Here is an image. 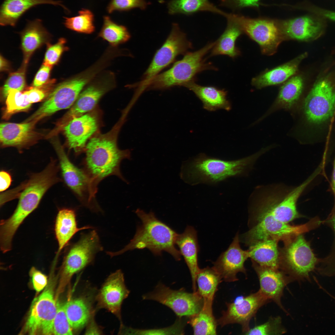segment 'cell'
I'll return each instance as SVG.
<instances>
[{"instance_id":"obj_49","label":"cell","mask_w":335,"mask_h":335,"mask_svg":"<svg viewBox=\"0 0 335 335\" xmlns=\"http://www.w3.org/2000/svg\"><path fill=\"white\" fill-rule=\"evenodd\" d=\"M51 68L43 64L36 74L33 86L35 87H39L47 83Z\"/></svg>"},{"instance_id":"obj_1","label":"cell","mask_w":335,"mask_h":335,"mask_svg":"<svg viewBox=\"0 0 335 335\" xmlns=\"http://www.w3.org/2000/svg\"><path fill=\"white\" fill-rule=\"evenodd\" d=\"M303 192L300 186L276 184L258 187L250 197V228L239 237L249 246L259 240L271 239L283 242L318 227L321 221L315 217L299 225L291 223L304 217L298 211L297 203Z\"/></svg>"},{"instance_id":"obj_28","label":"cell","mask_w":335,"mask_h":335,"mask_svg":"<svg viewBox=\"0 0 335 335\" xmlns=\"http://www.w3.org/2000/svg\"><path fill=\"white\" fill-rule=\"evenodd\" d=\"M304 85V78L298 74H295L284 83L275 101L261 120L279 109L293 108L300 98Z\"/></svg>"},{"instance_id":"obj_54","label":"cell","mask_w":335,"mask_h":335,"mask_svg":"<svg viewBox=\"0 0 335 335\" xmlns=\"http://www.w3.org/2000/svg\"><path fill=\"white\" fill-rule=\"evenodd\" d=\"M0 70L4 71L7 70L8 65L7 61L1 56H0Z\"/></svg>"},{"instance_id":"obj_26","label":"cell","mask_w":335,"mask_h":335,"mask_svg":"<svg viewBox=\"0 0 335 335\" xmlns=\"http://www.w3.org/2000/svg\"><path fill=\"white\" fill-rule=\"evenodd\" d=\"M60 1L53 0H4L0 7V25L15 26L26 11L40 4H48L60 6L69 12V10Z\"/></svg>"},{"instance_id":"obj_6","label":"cell","mask_w":335,"mask_h":335,"mask_svg":"<svg viewBox=\"0 0 335 335\" xmlns=\"http://www.w3.org/2000/svg\"><path fill=\"white\" fill-rule=\"evenodd\" d=\"M215 42L209 43L196 51L187 52L170 69L155 76L143 87L145 89L164 90L175 86H183L195 81L196 75L207 70L217 69L204 58Z\"/></svg>"},{"instance_id":"obj_48","label":"cell","mask_w":335,"mask_h":335,"mask_svg":"<svg viewBox=\"0 0 335 335\" xmlns=\"http://www.w3.org/2000/svg\"><path fill=\"white\" fill-rule=\"evenodd\" d=\"M29 274L32 278L33 288L37 292H40L46 287L47 277L40 271L33 267L30 270Z\"/></svg>"},{"instance_id":"obj_18","label":"cell","mask_w":335,"mask_h":335,"mask_svg":"<svg viewBox=\"0 0 335 335\" xmlns=\"http://www.w3.org/2000/svg\"><path fill=\"white\" fill-rule=\"evenodd\" d=\"M269 300L259 290L234 302L227 304V308L217 320L221 327L230 324H238L246 333L250 329L249 323L258 310Z\"/></svg>"},{"instance_id":"obj_42","label":"cell","mask_w":335,"mask_h":335,"mask_svg":"<svg viewBox=\"0 0 335 335\" xmlns=\"http://www.w3.org/2000/svg\"><path fill=\"white\" fill-rule=\"evenodd\" d=\"M286 330L281 324V320L278 316L270 318L266 323L249 329L245 333L246 335H280L285 333Z\"/></svg>"},{"instance_id":"obj_37","label":"cell","mask_w":335,"mask_h":335,"mask_svg":"<svg viewBox=\"0 0 335 335\" xmlns=\"http://www.w3.org/2000/svg\"><path fill=\"white\" fill-rule=\"evenodd\" d=\"M194 335H216L217 324L212 309L202 307L197 314L189 317Z\"/></svg>"},{"instance_id":"obj_22","label":"cell","mask_w":335,"mask_h":335,"mask_svg":"<svg viewBox=\"0 0 335 335\" xmlns=\"http://www.w3.org/2000/svg\"><path fill=\"white\" fill-rule=\"evenodd\" d=\"M252 266L259 279V291L269 300L275 302L285 311L281 302L285 286L292 280L279 269L260 266L252 262Z\"/></svg>"},{"instance_id":"obj_55","label":"cell","mask_w":335,"mask_h":335,"mask_svg":"<svg viewBox=\"0 0 335 335\" xmlns=\"http://www.w3.org/2000/svg\"><path fill=\"white\" fill-rule=\"evenodd\" d=\"M333 54L335 55V49L333 51ZM333 65H335V61L334 62L333 64H332V66H333Z\"/></svg>"},{"instance_id":"obj_5","label":"cell","mask_w":335,"mask_h":335,"mask_svg":"<svg viewBox=\"0 0 335 335\" xmlns=\"http://www.w3.org/2000/svg\"><path fill=\"white\" fill-rule=\"evenodd\" d=\"M135 213L142 224L137 228L133 238L121 250L115 252H107L106 253L113 257L128 251L146 248L157 256L161 255L162 252L165 251L176 260H180L181 255L175 246L178 234L158 219L152 212L147 213L137 209Z\"/></svg>"},{"instance_id":"obj_36","label":"cell","mask_w":335,"mask_h":335,"mask_svg":"<svg viewBox=\"0 0 335 335\" xmlns=\"http://www.w3.org/2000/svg\"><path fill=\"white\" fill-rule=\"evenodd\" d=\"M103 19V24L98 35L99 37L114 47H117L129 40L131 35L126 27L116 23L108 16H104Z\"/></svg>"},{"instance_id":"obj_35","label":"cell","mask_w":335,"mask_h":335,"mask_svg":"<svg viewBox=\"0 0 335 335\" xmlns=\"http://www.w3.org/2000/svg\"><path fill=\"white\" fill-rule=\"evenodd\" d=\"M168 8L169 13L172 15L182 14L189 15L207 11L225 17L227 13L209 0H171L168 3Z\"/></svg>"},{"instance_id":"obj_17","label":"cell","mask_w":335,"mask_h":335,"mask_svg":"<svg viewBox=\"0 0 335 335\" xmlns=\"http://www.w3.org/2000/svg\"><path fill=\"white\" fill-rule=\"evenodd\" d=\"M99 114V112L94 109L74 118L62 128L68 147L73 150L77 155L85 151L88 140L98 132Z\"/></svg>"},{"instance_id":"obj_24","label":"cell","mask_w":335,"mask_h":335,"mask_svg":"<svg viewBox=\"0 0 335 335\" xmlns=\"http://www.w3.org/2000/svg\"><path fill=\"white\" fill-rule=\"evenodd\" d=\"M175 242L189 269L193 291L196 292L197 290L196 277L200 269L198 262L199 245L197 231L192 226H187L183 233L178 234Z\"/></svg>"},{"instance_id":"obj_53","label":"cell","mask_w":335,"mask_h":335,"mask_svg":"<svg viewBox=\"0 0 335 335\" xmlns=\"http://www.w3.org/2000/svg\"><path fill=\"white\" fill-rule=\"evenodd\" d=\"M331 187L334 197L335 202V157L334 161L331 181ZM334 207L335 208V203Z\"/></svg>"},{"instance_id":"obj_23","label":"cell","mask_w":335,"mask_h":335,"mask_svg":"<svg viewBox=\"0 0 335 335\" xmlns=\"http://www.w3.org/2000/svg\"><path fill=\"white\" fill-rule=\"evenodd\" d=\"M35 124L30 122L1 123L0 140L1 146L21 149L29 145L37 135L34 130Z\"/></svg>"},{"instance_id":"obj_2","label":"cell","mask_w":335,"mask_h":335,"mask_svg":"<svg viewBox=\"0 0 335 335\" xmlns=\"http://www.w3.org/2000/svg\"><path fill=\"white\" fill-rule=\"evenodd\" d=\"M124 120L120 118L109 132L104 134L97 132L87 144L83 168L90 178L96 193L99 183L105 178L117 176L127 182L120 170L124 159H131L129 150H121L117 145V138Z\"/></svg>"},{"instance_id":"obj_39","label":"cell","mask_w":335,"mask_h":335,"mask_svg":"<svg viewBox=\"0 0 335 335\" xmlns=\"http://www.w3.org/2000/svg\"><path fill=\"white\" fill-rule=\"evenodd\" d=\"M185 323L182 318H179L174 323L168 327L149 329L135 328L122 324L119 333L122 334L178 335L184 334Z\"/></svg>"},{"instance_id":"obj_11","label":"cell","mask_w":335,"mask_h":335,"mask_svg":"<svg viewBox=\"0 0 335 335\" xmlns=\"http://www.w3.org/2000/svg\"><path fill=\"white\" fill-rule=\"evenodd\" d=\"M229 17L239 26L243 33L257 42L263 53L273 55L286 38L278 23L265 18H252L237 13H227Z\"/></svg>"},{"instance_id":"obj_3","label":"cell","mask_w":335,"mask_h":335,"mask_svg":"<svg viewBox=\"0 0 335 335\" xmlns=\"http://www.w3.org/2000/svg\"><path fill=\"white\" fill-rule=\"evenodd\" d=\"M265 148L247 157L234 160L212 157L203 153L187 161L182 166V179L191 185H216L231 177L246 175Z\"/></svg>"},{"instance_id":"obj_33","label":"cell","mask_w":335,"mask_h":335,"mask_svg":"<svg viewBox=\"0 0 335 335\" xmlns=\"http://www.w3.org/2000/svg\"><path fill=\"white\" fill-rule=\"evenodd\" d=\"M222 280L213 267L200 269L196 277L197 291L203 299V307L212 309L214 295Z\"/></svg>"},{"instance_id":"obj_16","label":"cell","mask_w":335,"mask_h":335,"mask_svg":"<svg viewBox=\"0 0 335 335\" xmlns=\"http://www.w3.org/2000/svg\"><path fill=\"white\" fill-rule=\"evenodd\" d=\"M192 48L191 43L186 34L176 23H173L171 32L162 46L157 51L149 66L143 75L142 80L136 83L139 87H143L163 69L170 64L176 57L185 54Z\"/></svg>"},{"instance_id":"obj_41","label":"cell","mask_w":335,"mask_h":335,"mask_svg":"<svg viewBox=\"0 0 335 335\" xmlns=\"http://www.w3.org/2000/svg\"><path fill=\"white\" fill-rule=\"evenodd\" d=\"M6 100V109L4 117L7 118L16 113L27 110L31 104L27 100L24 94L16 90L10 91Z\"/></svg>"},{"instance_id":"obj_47","label":"cell","mask_w":335,"mask_h":335,"mask_svg":"<svg viewBox=\"0 0 335 335\" xmlns=\"http://www.w3.org/2000/svg\"><path fill=\"white\" fill-rule=\"evenodd\" d=\"M260 0H218L220 6L235 13L244 8L258 7Z\"/></svg>"},{"instance_id":"obj_20","label":"cell","mask_w":335,"mask_h":335,"mask_svg":"<svg viewBox=\"0 0 335 335\" xmlns=\"http://www.w3.org/2000/svg\"><path fill=\"white\" fill-rule=\"evenodd\" d=\"M129 293L123 273L120 270H117L108 276L99 290L97 296L98 306L121 319L122 303Z\"/></svg>"},{"instance_id":"obj_8","label":"cell","mask_w":335,"mask_h":335,"mask_svg":"<svg viewBox=\"0 0 335 335\" xmlns=\"http://www.w3.org/2000/svg\"><path fill=\"white\" fill-rule=\"evenodd\" d=\"M302 111L308 123L319 125L335 113V75H324L317 80L303 101Z\"/></svg>"},{"instance_id":"obj_44","label":"cell","mask_w":335,"mask_h":335,"mask_svg":"<svg viewBox=\"0 0 335 335\" xmlns=\"http://www.w3.org/2000/svg\"><path fill=\"white\" fill-rule=\"evenodd\" d=\"M73 333L65 312L64 305L59 303L53 323V334L72 335Z\"/></svg>"},{"instance_id":"obj_21","label":"cell","mask_w":335,"mask_h":335,"mask_svg":"<svg viewBox=\"0 0 335 335\" xmlns=\"http://www.w3.org/2000/svg\"><path fill=\"white\" fill-rule=\"evenodd\" d=\"M239 233H237L227 249L222 253L214 262L213 268L222 280L232 282L238 280L237 275L239 272L246 274L244 263L249 258L248 250L241 248Z\"/></svg>"},{"instance_id":"obj_32","label":"cell","mask_w":335,"mask_h":335,"mask_svg":"<svg viewBox=\"0 0 335 335\" xmlns=\"http://www.w3.org/2000/svg\"><path fill=\"white\" fill-rule=\"evenodd\" d=\"M226 28L216 42L211 50L210 56L220 55L227 56L234 59L240 54V51L236 46V42L243 33L237 25L229 17Z\"/></svg>"},{"instance_id":"obj_30","label":"cell","mask_w":335,"mask_h":335,"mask_svg":"<svg viewBox=\"0 0 335 335\" xmlns=\"http://www.w3.org/2000/svg\"><path fill=\"white\" fill-rule=\"evenodd\" d=\"M279 241L268 239L257 241L248 250L252 261L264 267L279 269Z\"/></svg>"},{"instance_id":"obj_38","label":"cell","mask_w":335,"mask_h":335,"mask_svg":"<svg viewBox=\"0 0 335 335\" xmlns=\"http://www.w3.org/2000/svg\"><path fill=\"white\" fill-rule=\"evenodd\" d=\"M76 16L64 17V24L67 29L77 33L90 34L95 30L94 16L90 10L82 8Z\"/></svg>"},{"instance_id":"obj_43","label":"cell","mask_w":335,"mask_h":335,"mask_svg":"<svg viewBox=\"0 0 335 335\" xmlns=\"http://www.w3.org/2000/svg\"><path fill=\"white\" fill-rule=\"evenodd\" d=\"M27 64L23 63L22 66L17 71L11 73L2 89L3 98H6L10 91L16 90L21 92L25 86V70Z\"/></svg>"},{"instance_id":"obj_25","label":"cell","mask_w":335,"mask_h":335,"mask_svg":"<svg viewBox=\"0 0 335 335\" xmlns=\"http://www.w3.org/2000/svg\"><path fill=\"white\" fill-rule=\"evenodd\" d=\"M307 56L305 52L287 62L265 71L253 78L252 84L261 89L284 83L296 74L300 63Z\"/></svg>"},{"instance_id":"obj_27","label":"cell","mask_w":335,"mask_h":335,"mask_svg":"<svg viewBox=\"0 0 335 335\" xmlns=\"http://www.w3.org/2000/svg\"><path fill=\"white\" fill-rule=\"evenodd\" d=\"M92 228L89 226L78 227L76 212L74 209L65 208L60 209L56 217L55 225V234L58 248L54 261H56L62 250L77 233Z\"/></svg>"},{"instance_id":"obj_12","label":"cell","mask_w":335,"mask_h":335,"mask_svg":"<svg viewBox=\"0 0 335 335\" xmlns=\"http://www.w3.org/2000/svg\"><path fill=\"white\" fill-rule=\"evenodd\" d=\"M103 250L96 231L82 233L64 257L60 270L61 287H65L74 274L93 263L96 253Z\"/></svg>"},{"instance_id":"obj_13","label":"cell","mask_w":335,"mask_h":335,"mask_svg":"<svg viewBox=\"0 0 335 335\" xmlns=\"http://www.w3.org/2000/svg\"><path fill=\"white\" fill-rule=\"evenodd\" d=\"M116 77L110 70H103L97 74L83 88L69 110L60 120L57 130L74 118L94 109L101 97L116 86Z\"/></svg>"},{"instance_id":"obj_50","label":"cell","mask_w":335,"mask_h":335,"mask_svg":"<svg viewBox=\"0 0 335 335\" xmlns=\"http://www.w3.org/2000/svg\"><path fill=\"white\" fill-rule=\"evenodd\" d=\"M38 87L31 88L23 92L28 101L31 104L41 101L46 96L45 91Z\"/></svg>"},{"instance_id":"obj_7","label":"cell","mask_w":335,"mask_h":335,"mask_svg":"<svg viewBox=\"0 0 335 335\" xmlns=\"http://www.w3.org/2000/svg\"><path fill=\"white\" fill-rule=\"evenodd\" d=\"M283 243L279 248V269L292 280L310 282V273L316 270L320 258L315 256L310 242L301 234Z\"/></svg>"},{"instance_id":"obj_45","label":"cell","mask_w":335,"mask_h":335,"mask_svg":"<svg viewBox=\"0 0 335 335\" xmlns=\"http://www.w3.org/2000/svg\"><path fill=\"white\" fill-rule=\"evenodd\" d=\"M148 5L145 0H110L107 7L109 14L114 11H127L135 8L145 9Z\"/></svg>"},{"instance_id":"obj_29","label":"cell","mask_w":335,"mask_h":335,"mask_svg":"<svg viewBox=\"0 0 335 335\" xmlns=\"http://www.w3.org/2000/svg\"><path fill=\"white\" fill-rule=\"evenodd\" d=\"M192 91L202 102L204 109L209 111L219 109L227 111L231 109L230 102L227 99V92L214 86H203L192 81L184 86Z\"/></svg>"},{"instance_id":"obj_52","label":"cell","mask_w":335,"mask_h":335,"mask_svg":"<svg viewBox=\"0 0 335 335\" xmlns=\"http://www.w3.org/2000/svg\"><path fill=\"white\" fill-rule=\"evenodd\" d=\"M87 324L85 334H101L102 331L94 320L92 319Z\"/></svg>"},{"instance_id":"obj_19","label":"cell","mask_w":335,"mask_h":335,"mask_svg":"<svg viewBox=\"0 0 335 335\" xmlns=\"http://www.w3.org/2000/svg\"><path fill=\"white\" fill-rule=\"evenodd\" d=\"M325 19L313 14L279 22L286 38L302 41L316 40L324 33Z\"/></svg>"},{"instance_id":"obj_14","label":"cell","mask_w":335,"mask_h":335,"mask_svg":"<svg viewBox=\"0 0 335 335\" xmlns=\"http://www.w3.org/2000/svg\"><path fill=\"white\" fill-rule=\"evenodd\" d=\"M144 300L156 301L170 308L179 318H189L199 313L203 306V300L197 292L190 293L183 288L173 290L162 283L154 290L142 296Z\"/></svg>"},{"instance_id":"obj_15","label":"cell","mask_w":335,"mask_h":335,"mask_svg":"<svg viewBox=\"0 0 335 335\" xmlns=\"http://www.w3.org/2000/svg\"><path fill=\"white\" fill-rule=\"evenodd\" d=\"M59 302L54 296L53 285L49 284L32 303L22 333L30 335H52L54 320Z\"/></svg>"},{"instance_id":"obj_4","label":"cell","mask_w":335,"mask_h":335,"mask_svg":"<svg viewBox=\"0 0 335 335\" xmlns=\"http://www.w3.org/2000/svg\"><path fill=\"white\" fill-rule=\"evenodd\" d=\"M56 160L51 159L41 172L33 174L27 181L16 189L19 197L17 205L8 218L2 220L4 231L14 235L25 219L38 207L42 197L52 186L61 181L58 176L60 169Z\"/></svg>"},{"instance_id":"obj_46","label":"cell","mask_w":335,"mask_h":335,"mask_svg":"<svg viewBox=\"0 0 335 335\" xmlns=\"http://www.w3.org/2000/svg\"><path fill=\"white\" fill-rule=\"evenodd\" d=\"M66 42V39L62 38L56 44L49 45L45 54L43 64L52 67L56 64L62 53L68 50L65 45Z\"/></svg>"},{"instance_id":"obj_51","label":"cell","mask_w":335,"mask_h":335,"mask_svg":"<svg viewBox=\"0 0 335 335\" xmlns=\"http://www.w3.org/2000/svg\"><path fill=\"white\" fill-rule=\"evenodd\" d=\"M12 181L10 174L7 172L2 170L0 172V191L2 192L10 186Z\"/></svg>"},{"instance_id":"obj_10","label":"cell","mask_w":335,"mask_h":335,"mask_svg":"<svg viewBox=\"0 0 335 335\" xmlns=\"http://www.w3.org/2000/svg\"><path fill=\"white\" fill-rule=\"evenodd\" d=\"M52 142L58 158L59 166L65 184L81 203L91 211L102 210L96 198L90 178L83 168L75 166L70 160L63 147L57 140Z\"/></svg>"},{"instance_id":"obj_34","label":"cell","mask_w":335,"mask_h":335,"mask_svg":"<svg viewBox=\"0 0 335 335\" xmlns=\"http://www.w3.org/2000/svg\"><path fill=\"white\" fill-rule=\"evenodd\" d=\"M68 320L73 330L79 331L90 319L91 308L88 301L78 297L68 301L64 305Z\"/></svg>"},{"instance_id":"obj_31","label":"cell","mask_w":335,"mask_h":335,"mask_svg":"<svg viewBox=\"0 0 335 335\" xmlns=\"http://www.w3.org/2000/svg\"><path fill=\"white\" fill-rule=\"evenodd\" d=\"M20 34L24 63L27 64L34 52L48 39L49 34L43 26L41 20L37 19L28 21Z\"/></svg>"},{"instance_id":"obj_40","label":"cell","mask_w":335,"mask_h":335,"mask_svg":"<svg viewBox=\"0 0 335 335\" xmlns=\"http://www.w3.org/2000/svg\"><path fill=\"white\" fill-rule=\"evenodd\" d=\"M324 223L329 226L333 230L334 239L332 247L329 253L323 258H320V262L316 270L321 275L324 276H335V208L327 218L323 221Z\"/></svg>"},{"instance_id":"obj_9","label":"cell","mask_w":335,"mask_h":335,"mask_svg":"<svg viewBox=\"0 0 335 335\" xmlns=\"http://www.w3.org/2000/svg\"><path fill=\"white\" fill-rule=\"evenodd\" d=\"M92 78L84 70L58 85L40 107L25 122L35 124L58 111L71 107L79 95Z\"/></svg>"}]
</instances>
